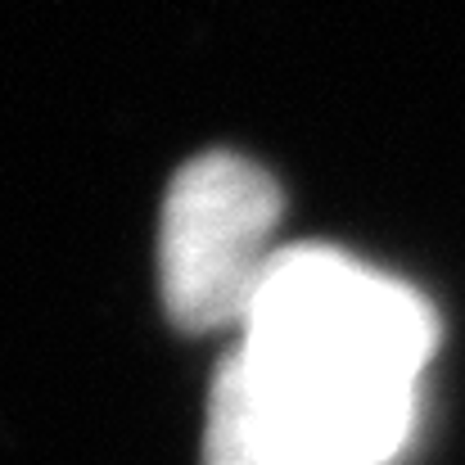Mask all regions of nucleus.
Returning a JSON list of instances; mask_svg holds the SVG:
<instances>
[{
    "mask_svg": "<svg viewBox=\"0 0 465 465\" xmlns=\"http://www.w3.org/2000/svg\"><path fill=\"white\" fill-rule=\"evenodd\" d=\"M281 185L244 154L190 158L163 199L158 222V290L172 325L190 334L244 325L253 294L281 253Z\"/></svg>",
    "mask_w": 465,
    "mask_h": 465,
    "instance_id": "2",
    "label": "nucleus"
},
{
    "mask_svg": "<svg viewBox=\"0 0 465 465\" xmlns=\"http://www.w3.org/2000/svg\"><path fill=\"white\" fill-rule=\"evenodd\" d=\"M203 465H330L308 439L267 402L240 352H231L213 380Z\"/></svg>",
    "mask_w": 465,
    "mask_h": 465,
    "instance_id": "3",
    "label": "nucleus"
},
{
    "mask_svg": "<svg viewBox=\"0 0 465 465\" xmlns=\"http://www.w3.org/2000/svg\"><path fill=\"white\" fill-rule=\"evenodd\" d=\"M434 312L321 244L281 249L244 316L240 361L330 465H389L416 425Z\"/></svg>",
    "mask_w": 465,
    "mask_h": 465,
    "instance_id": "1",
    "label": "nucleus"
}]
</instances>
